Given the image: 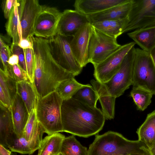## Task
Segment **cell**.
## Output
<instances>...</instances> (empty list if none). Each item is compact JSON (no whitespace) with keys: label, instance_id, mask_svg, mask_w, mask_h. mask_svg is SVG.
Returning a JSON list of instances; mask_svg holds the SVG:
<instances>
[{"label":"cell","instance_id":"cell-1","mask_svg":"<svg viewBox=\"0 0 155 155\" xmlns=\"http://www.w3.org/2000/svg\"><path fill=\"white\" fill-rule=\"evenodd\" d=\"M35 61L34 83L38 98L55 91L62 81L75 76L57 62L51 51L48 40L32 37Z\"/></svg>","mask_w":155,"mask_h":155},{"label":"cell","instance_id":"cell-2","mask_svg":"<svg viewBox=\"0 0 155 155\" xmlns=\"http://www.w3.org/2000/svg\"><path fill=\"white\" fill-rule=\"evenodd\" d=\"M61 116L63 132L84 137L97 134L102 129L106 120L100 108L73 98L63 100Z\"/></svg>","mask_w":155,"mask_h":155},{"label":"cell","instance_id":"cell-3","mask_svg":"<svg viewBox=\"0 0 155 155\" xmlns=\"http://www.w3.org/2000/svg\"><path fill=\"white\" fill-rule=\"evenodd\" d=\"M88 155H150L148 147L139 140H131L109 131L96 135L88 150Z\"/></svg>","mask_w":155,"mask_h":155},{"label":"cell","instance_id":"cell-4","mask_svg":"<svg viewBox=\"0 0 155 155\" xmlns=\"http://www.w3.org/2000/svg\"><path fill=\"white\" fill-rule=\"evenodd\" d=\"M63 101L56 91L38 98L35 107L37 120L48 135L63 132L61 116Z\"/></svg>","mask_w":155,"mask_h":155},{"label":"cell","instance_id":"cell-5","mask_svg":"<svg viewBox=\"0 0 155 155\" xmlns=\"http://www.w3.org/2000/svg\"><path fill=\"white\" fill-rule=\"evenodd\" d=\"M132 85L155 95V66L149 53L136 48Z\"/></svg>","mask_w":155,"mask_h":155},{"label":"cell","instance_id":"cell-6","mask_svg":"<svg viewBox=\"0 0 155 155\" xmlns=\"http://www.w3.org/2000/svg\"><path fill=\"white\" fill-rule=\"evenodd\" d=\"M154 25L155 0H132L122 34Z\"/></svg>","mask_w":155,"mask_h":155},{"label":"cell","instance_id":"cell-7","mask_svg":"<svg viewBox=\"0 0 155 155\" xmlns=\"http://www.w3.org/2000/svg\"><path fill=\"white\" fill-rule=\"evenodd\" d=\"M136 48L133 47L124 58L117 72L107 82L103 83L109 93L116 98L123 94L132 85Z\"/></svg>","mask_w":155,"mask_h":155},{"label":"cell","instance_id":"cell-8","mask_svg":"<svg viewBox=\"0 0 155 155\" xmlns=\"http://www.w3.org/2000/svg\"><path fill=\"white\" fill-rule=\"evenodd\" d=\"M48 40L52 55L58 64L75 76L80 74L83 68L74 57L68 37L56 35Z\"/></svg>","mask_w":155,"mask_h":155},{"label":"cell","instance_id":"cell-9","mask_svg":"<svg viewBox=\"0 0 155 155\" xmlns=\"http://www.w3.org/2000/svg\"><path fill=\"white\" fill-rule=\"evenodd\" d=\"M93 27L88 54L89 62L94 66L116 51L121 45L117 43V38L108 36Z\"/></svg>","mask_w":155,"mask_h":155},{"label":"cell","instance_id":"cell-10","mask_svg":"<svg viewBox=\"0 0 155 155\" xmlns=\"http://www.w3.org/2000/svg\"><path fill=\"white\" fill-rule=\"evenodd\" d=\"M17 5L20 40L34 36L35 23L43 5L37 0H17Z\"/></svg>","mask_w":155,"mask_h":155},{"label":"cell","instance_id":"cell-11","mask_svg":"<svg viewBox=\"0 0 155 155\" xmlns=\"http://www.w3.org/2000/svg\"><path fill=\"white\" fill-rule=\"evenodd\" d=\"M135 44L133 41L121 45L105 60L94 66V75L96 80L104 83L110 80L119 69L126 55Z\"/></svg>","mask_w":155,"mask_h":155},{"label":"cell","instance_id":"cell-12","mask_svg":"<svg viewBox=\"0 0 155 155\" xmlns=\"http://www.w3.org/2000/svg\"><path fill=\"white\" fill-rule=\"evenodd\" d=\"M61 14L55 7L43 5L35 23L34 36L49 39L56 35Z\"/></svg>","mask_w":155,"mask_h":155},{"label":"cell","instance_id":"cell-13","mask_svg":"<svg viewBox=\"0 0 155 155\" xmlns=\"http://www.w3.org/2000/svg\"><path fill=\"white\" fill-rule=\"evenodd\" d=\"M93 27L90 23L83 26L73 37L70 45L76 61L82 68L89 62L88 48Z\"/></svg>","mask_w":155,"mask_h":155},{"label":"cell","instance_id":"cell-14","mask_svg":"<svg viewBox=\"0 0 155 155\" xmlns=\"http://www.w3.org/2000/svg\"><path fill=\"white\" fill-rule=\"evenodd\" d=\"M87 23H90L87 16L75 10L66 9L62 12L57 35L73 37L82 26Z\"/></svg>","mask_w":155,"mask_h":155},{"label":"cell","instance_id":"cell-15","mask_svg":"<svg viewBox=\"0 0 155 155\" xmlns=\"http://www.w3.org/2000/svg\"><path fill=\"white\" fill-rule=\"evenodd\" d=\"M44 133L43 128H41L29 140L23 137H18L15 133L7 140V147L12 152L22 154H31L39 148Z\"/></svg>","mask_w":155,"mask_h":155},{"label":"cell","instance_id":"cell-16","mask_svg":"<svg viewBox=\"0 0 155 155\" xmlns=\"http://www.w3.org/2000/svg\"><path fill=\"white\" fill-rule=\"evenodd\" d=\"M127 0H76L75 10L88 16L102 12L125 2Z\"/></svg>","mask_w":155,"mask_h":155},{"label":"cell","instance_id":"cell-17","mask_svg":"<svg viewBox=\"0 0 155 155\" xmlns=\"http://www.w3.org/2000/svg\"><path fill=\"white\" fill-rule=\"evenodd\" d=\"M10 110L15 133L18 137H21L29 113L23 100L17 93L12 101Z\"/></svg>","mask_w":155,"mask_h":155},{"label":"cell","instance_id":"cell-18","mask_svg":"<svg viewBox=\"0 0 155 155\" xmlns=\"http://www.w3.org/2000/svg\"><path fill=\"white\" fill-rule=\"evenodd\" d=\"M132 0H127L124 3L104 11L87 16L90 24L105 20L123 19L127 18Z\"/></svg>","mask_w":155,"mask_h":155},{"label":"cell","instance_id":"cell-19","mask_svg":"<svg viewBox=\"0 0 155 155\" xmlns=\"http://www.w3.org/2000/svg\"><path fill=\"white\" fill-rule=\"evenodd\" d=\"M90 82L98 95L102 111L106 119H113L114 117L115 102L116 98L109 93L103 83L94 79L91 80Z\"/></svg>","mask_w":155,"mask_h":155},{"label":"cell","instance_id":"cell-20","mask_svg":"<svg viewBox=\"0 0 155 155\" xmlns=\"http://www.w3.org/2000/svg\"><path fill=\"white\" fill-rule=\"evenodd\" d=\"M127 35L143 51L150 53L155 47V25L134 30Z\"/></svg>","mask_w":155,"mask_h":155},{"label":"cell","instance_id":"cell-21","mask_svg":"<svg viewBox=\"0 0 155 155\" xmlns=\"http://www.w3.org/2000/svg\"><path fill=\"white\" fill-rule=\"evenodd\" d=\"M136 133L138 140L149 148L155 142V110L147 114Z\"/></svg>","mask_w":155,"mask_h":155},{"label":"cell","instance_id":"cell-22","mask_svg":"<svg viewBox=\"0 0 155 155\" xmlns=\"http://www.w3.org/2000/svg\"><path fill=\"white\" fill-rule=\"evenodd\" d=\"M17 93L24 101L29 113L35 108L38 99L33 84L29 81L16 82Z\"/></svg>","mask_w":155,"mask_h":155},{"label":"cell","instance_id":"cell-23","mask_svg":"<svg viewBox=\"0 0 155 155\" xmlns=\"http://www.w3.org/2000/svg\"><path fill=\"white\" fill-rule=\"evenodd\" d=\"M15 133L10 109L0 104V145L6 148L7 139Z\"/></svg>","mask_w":155,"mask_h":155},{"label":"cell","instance_id":"cell-24","mask_svg":"<svg viewBox=\"0 0 155 155\" xmlns=\"http://www.w3.org/2000/svg\"><path fill=\"white\" fill-rule=\"evenodd\" d=\"M65 137L59 133L48 135L43 139L37 155H57L60 153L62 141Z\"/></svg>","mask_w":155,"mask_h":155},{"label":"cell","instance_id":"cell-25","mask_svg":"<svg viewBox=\"0 0 155 155\" xmlns=\"http://www.w3.org/2000/svg\"><path fill=\"white\" fill-rule=\"evenodd\" d=\"M127 18L123 19L105 20L91 24L94 28L110 37L117 38L122 34Z\"/></svg>","mask_w":155,"mask_h":155},{"label":"cell","instance_id":"cell-26","mask_svg":"<svg viewBox=\"0 0 155 155\" xmlns=\"http://www.w3.org/2000/svg\"><path fill=\"white\" fill-rule=\"evenodd\" d=\"M60 153L63 155H88L87 147L82 146L73 135L64 138Z\"/></svg>","mask_w":155,"mask_h":155},{"label":"cell","instance_id":"cell-27","mask_svg":"<svg viewBox=\"0 0 155 155\" xmlns=\"http://www.w3.org/2000/svg\"><path fill=\"white\" fill-rule=\"evenodd\" d=\"M8 35L12 38V44H18L19 40V20L17 0H15L8 21L5 25Z\"/></svg>","mask_w":155,"mask_h":155},{"label":"cell","instance_id":"cell-28","mask_svg":"<svg viewBox=\"0 0 155 155\" xmlns=\"http://www.w3.org/2000/svg\"><path fill=\"white\" fill-rule=\"evenodd\" d=\"M85 85L79 83L73 77L61 82L55 91L63 100H66L72 98L79 89Z\"/></svg>","mask_w":155,"mask_h":155},{"label":"cell","instance_id":"cell-29","mask_svg":"<svg viewBox=\"0 0 155 155\" xmlns=\"http://www.w3.org/2000/svg\"><path fill=\"white\" fill-rule=\"evenodd\" d=\"M16 81L7 75L4 70L0 69V87L2 88L11 108L12 102L17 93Z\"/></svg>","mask_w":155,"mask_h":155},{"label":"cell","instance_id":"cell-30","mask_svg":"<svg viewBox=\"0 0 155 155\" xmlns=\"http://www.w3.org/2000/svg\"><path fill=\"white\" fill-rule=\"evenodd\" d=\"M153 94L149 91L139 87H133L130 92L138 110L143 111L150 104Z\"/></svg>","mask_w":155,"mask_h":155},{"label":"cell","instance_id":"cell-31","mask_svg":"<svg viewBox=\"0 0 155 155\" xmlns=\"http://www.w3.org/2000/svg\"><path fill=\"white\" fill-rule=\"evenodd\" d=\"M73 98L88 105L96 107L98 96L93 86L90 84L81 88L74 95Z\"/></svg>","mask_w":155,"mask_h":155},{"label":"cell","instance_id":"cell-32","mask_svg":"<svg viewBox=\"0 0 155 155\" xmlns=\"http://www.w3.org/2000/svg\"><path fill=\"white\" fill-rule=\"evenodd\" d=\"M41 127L37 120L35 108L29 113L28 119L24 129L22 137L28 140H31Z\"/></svg>","mask_w":155,"mask_h":155},{"label":"cell","instance_id":"cell-33","mask_svg":"<svg viewBox=\"0 0 155 155\" xmlns=\"http://www.w3.org/2000/svg\"><path fill=\"white\" fill-rule=\"evenodd\" d=\"M12 55L10 48L1 38L0 39V56L2 63L3 69L5 73L12 78H13L12 66L8 62L9 58Z\"/></svg>","mask_w":155,"mask_h":155},{"label":"cell","instance_id":"cell-34","mask_svg":"<svg viewBox=\"0 0 155 155\" xmlns=\"http://www.w3.org/2000/svg\"><path fill=\"white\" fill-rule=\"evenodd\" d=\"M27 68V73L29 81L34 83L35 61L33 49H24Z\"/></svg>","mask_w":155,"mask_h":155},{"label":"cell","instance_id":"cell-35","mask_svg":"<svg viewBox=\"0 0 155 155\" xmlns=\"http://www.w3.org/2000/svg\"><path fill=\"white\" fill-rule=\"evenodd\" d=\"M10 49L12 54H15L18 56L19 59L18 64L27 73L24 49L20 47L18 44H14L12 43Z\"/></svg>","mask_w":155,"mask_h":155},{"label":"cell","instance_id":"cell-36","mask_svg":"<svg viewBox=\"0 0 155 155\" xmlns=\"http://www.w3.org/2000/svg\"><path fill=\"white\" fill-rule=\"evenodd\" d=\"M12 67L14 79L17 82L29 81L27 73L18 64L12 66Z\"/></svg>","mask_w":155,"mask_h":155},{"label":"cell","instance_id":"cell-37","mask_svg":"<svg viewBox=\"0 0 155 155\" xmlns=\"http://www.w3.org/2000/svg\"><path fill=\"white\" fill-rule=\"evenodd\" d=\"M15 0H6L2 2V9L5 18L8 19Z\"/></svg>","mask_w":155,"mask_h":155},{"label":"cell","instance_id":"cell-38","mask_svg":"<svg viewBox=\"0 0 155 155\" xmlns=\"http://www.w3.org/2000/svg\"><path fill=\"white\" fill-rule=\"evenodd\" d=\"M33 37L26 39H21L19 41L18 45L23 49H33Z\"/></svg>","mask_w":155,"mask_h":155},{"label":"cell","instance_id":"cell-39","mask_svg":"<svg viewBox=\"0 0 155 155\" xmlns=\"http://www.w3.org/2000/svg\"><path fill=\"white\" fill-rule=\"evenodd\" d=\"M0 104L10 109L7 99L3 90L1 87H0Z\"/></svg>","mask_w":155,"mask_h":155},{"label":"cell","instance_id":"cell-40","mask_svg":"<svg viewBox=\"0 0 155 155\" xmlns=\"http://www.w3.org/2000/svg\"><path fill=\"white\" fill-rule=\"evenodd\" d=\"M8 62V64L11 66L18 64L19 63L18 56L16 54H12L9 58Z\"/></svg>","mask_w":155,"mask_h":155},{"label":"cell","instance_id":"cell-41","mask_svg":"<svg viewBox=\"0 0 155 155\" xmlns=\"http://www.w3.org/2000/svg\"><path fill=\"white\" fill-rule=\"evenodd\" d=\"M0 155H12L11 151L0 145Z\"/></svg>","mask_w":155,"mask_h":155},{"label":"cell","instance_id":"cell-42","mask_svg":"<svg viewBox=\"0 0 155 155\" xmlns=\"http://www.w3.org/2000/svg\"><path fill=\"white\" fill-rule=\"evenodd\" d=\"M149 53L155 66V47Z\"/></svg>","mask_w":155,"mask_h":155},{"label":"cell","instance_id":"cell-43","mask_svg":"<svg viewBox=\"0 0 155 155\" xmlns=\"http://www.w3.org/2000/svg\"><path fill=\"white\" fill-rule=\"evenodd\" d=\"M150 155H155V142L149 148Z\"/></svg>","mask_w":155,"mask_h":155},{"label":"cell","instance_id":"cell-44","mask_svg":"<svg viewBox=\"0 0 155 155\" xmlns=\"http://www.w3.org/2000/svg\"><path fill=\"white\" fill-rule=\"evenodd\" d=\"M59 155H63L61 153H60L59 154Z\"/></svg>","mask_w":155,"mask_h":155},{"label":"cell","instance_id":"cell-45","mask_svg":"<svg viewBox=\"0 0 155 155\" xmlns=\"http://www.w3.org/2000/svg\"><path fill=\"white\" fill-rule=\"evenodd\" d=\"M59 155V154H58V155Z\"/></svg>","mask_w":155,"mask_h":155}]
</instances>
